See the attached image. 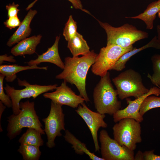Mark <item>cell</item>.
I'll return each instance as SVG.
<instances>
[{
	"label": "cell",
	"mask_w": 160,
	"mask_h": 160,
	"mask_svg": "<svg viewBox=\"0 0 160 160\" xmlns=\"http://www.w3.org/2000/svg\"><path fill=\"white\" fill-rule=\"evenodd\" d=\"M97 54L92 50L87 54L79 57H67L64 59L63 71L55 78L63 79L74 85L86 103L90 102L86 89V81L88 71L94 63Z\"/></svg>",
	"instance_id": "6da1fadb"
},
{
	"label": "cell",
	"mask_w": 160,
	"mask_h": 160,
	"mask_svg": "<svg viewBox=\"0 0 160 160\" xmlns=\"http://www.w3.org/2000/svg\"><path fill=\"white\" fill-rule=\"evenodd\" d=\"M33 102L28 100L20 102L19 106L21 111L15 115L13 114L7 118L8 123L7 128V135L10 140L14 139L21 133L24 128H32L45 134L43 125L36 113Z\"/></svg>",
	"instance_id": "7a4b0ae2"
},
{
	"label": "cell",
	"mask_w": 160,
	"mask_h": 160,
	"mask_svg": "<svg viewBox=\"0 0 160 160\" xmlns=\"http://www.w3.org/2000/svg\"><path fill=\"white\" fill-rule=\"evenodd\" d=\"M117 91L111 82L109 72L101 77L94 88L93 101L97 111L102 114L113 115L121 108Z\"/></svg>",
	"instance_id": "3957f363"
},
{
	"label": "cell",
	"mask_w": 160,
	"mask_h": 160,
	"mask_svg": "<svg viewBox=\"0 0 160 160\" xmlns=\"http://www.w3.org/2000/svg\"><path fill=\"white\" fill-rule=\"evenodd\" d=\"M107 36L106 45H115L123 47H127L136 41L148 38V33L139 30L129 23H125L119 27L112 26L107 23L97 20Z\"/></svg>",
	"instance_id": "277c9868"
},
{
	"label": "cell",
	"mask_w": 160,
	"mask_h": 160,
	"mask_svg": "<svg viewBox=\"0 0 160 160\" xmlns=\"http://www.w3.org/2000/svg\"><path fill=\"white\" fill-rule=\"evenodd\" d=\"M112 81L121 100L131 97L137 98L149 90L143 84L140 74L132 69L121 73Z\"/></svg>",
	"instance_id": "5b68a950"
},
{
	"label": "cell",
	"mask_w": 160,
	"mask_h": 160,
	"mask_svg": "<svg viewBox=\"0 0 160 160\" xmlns=\"http://www.w3.org/2000/svg\"><path fill=\"white\" fill-rule=\"evenodd\" d=\"M112 128L114 139L120 145L129 150H135L137 143L141 142L140 122L133 119H122Z\"/></svg>",
	"instance_id": "8992f818"
},
{
	"label": "cell",
	"mask_w": 160,
	"mask_h": 160,
	"mask_svg": "<svg viewBox=\"0 0 160 160\" xmlns=\"http://www.w3.org/2000/svg\"><path fill=\"white\" fill-rule=\"evenodd\" d=\"M18 85L25 88L21 89H17L7 84L4 87L6 93L10 97L12 102L13 114L17 115L21 111L19 106L20 100L23 99L32 97L35 99L41 94L55 89L57 84L53 85H41L31 84L25 80H22L17 78Z\"/></svg>",
	"instance_id": "52a82bcc"
},
{
	"label": "cell",
	"mask_w": 160,
	"mask_h": 160,
	"mask_svg": "<svg viewBox=\"0 0 160 160\" xmlns=\"http://www.w3.org/2000/svg\"><path fill=\"white\" fill-rule=\"evenodd\" d=\"M134 48L133 45L124 48L115 45H106L102 47L91 66L92 73L101 77L104 76L123 54Z\"/></svg>",
	"instance_id": "ba28073f"
},
{
	"label": "cell",
	"mask_w": 160,
	"mask_h": 160,
	"mask_svg": "<svg viewBox=\"0 0 160 160\" xmlns=\"http://www.w3.org/2000/svg\"><path fill=\"white\" fill-rule=\"evenodd\" d=\"M62 106L51 101L49 114L47 117L42 119L45 125L44 131L47 137L46 145L49 148L55 147V138L62 135V130H65V114Z\"/></svg>",
	"instance_id": "9c48e42d"
},
{
	"label": "cell",
	"mask_w": 160,
	"mask_h": 160,
	"mask_svg": "<svg viewBox=\"0 0 160 160\" xmlns=\"http://www.w3.org/2000/svg\"><path fill=\"white\" fill-rule=\"evenodd\" d=\"M99 141L100 153L104 160L134 159V151L111 138L106 130L102 129L100 132Z\"/></svg>",
	"instance_id": "30bf717a"
},
{
	"label": "cell",
	"mask_w": 160,
	"mask_h": 160,
	"mask_svg": "<svg viewBox=\"0 0 160 160\" xmlns=\"http://www.w3.org/2000/svg\"><path fill=\"white\" fill-rule=\"evenodd\" d=\"M77 113L84 120L91 134L96 152L99 151L100 147L99 145L97 132L100 127L106 128L107 124L104 119L105 114L93 111L89 109L84 102L80 105L76 110Z\"/></svg>",
	"instance_id": "8fae6325"
},
{
	"label": "cell",
	"mask_w": 160,
	"mask_h": 160,
	"mask_svg": "<svg viewBox=\"0 0 160 160\" xmlns=\"http://www.w3.org/2000/svg\"><path fill=\"white\" fill-rule=\"evenodd\" d=\"M152 95L159 96L160 95V88L156 87H151L147 93L134 100H132L129 98H126L128 106L123 109L119 110L113 115V121L116 123L122 119L130 118L140 122H142L143 120V118L139 113L140 108L145 98Z\"/></svg>",
	"instance_id": "7c38bea8"
},
{
	"label": "cell",
	"mask_w": 160,
	"mask_h": 160,
	"mask_svg": "<svg viewBox=\"0 0 160 160\" xmlns=\"http://www.w3.org/2000/svg\"><path fill=\"white\" fill-rule=\"evenodd\" d=\"M56 90L52 92H46L43 94L44 97L62 105H65L73 108H77L83 103L84 99L80 95L76 94L67 85L64 81L62 82Z\"/></svg>",
	"instance_id": "4fadbf2b"
},
{
	"label": "cell",
	"mask_w": 160,
	"mask_h": 160,
	"mask_svg": "<svg viewBox=\"0 0 160 160\" xmlns=\"http://www.w3.org/2000/svg\"><path fill=\"white\" fill-rule=\"evenodd\" d=\"M60 36H57L53 44L48 48L47 50L41 55H38L37 58L27 62L28 65L32 66L39 65L43 62H48L54 64L63 70L65 64L62 61L59 54L58 44Z\"/></svg>",
	"instance_id": "5bb4252c"
},
{
	"label": "cell",
	"mask_w": 160,
	"mask_h": 160,
	"mask_svg": "<svg viewBox=\"0 0 160 160\" xmlns=\"http://www.w3.org/2000/svg\"><path fill=\"white\" fill-rule=\"evenodd\" d=\"M37 13L36 10L31 9L29 10L17 29L9 39L7 43L8 47H11L29 36L32 31L30 26L31 23Z\"/></svg>",
	"instance_id": "9a60e30c"
},
{
	"label": "cell",
	"mask_w": 160,
	"mask_h": 160,
	"mask_svg": "<svg viewBox=\"0 0 160 160\" xmlns=\"http://www.w3.org/2000/svg\"><path fill=\"white\" fill-rule=\"evenodd\" d=\"M42 36L40 34L27 38L19 42L11 49L14 56L31 55L35 52L36 47L40 43Z\"/></svg>",
	"instance_id": "2e32d148"
},
{
	"label": "cell",
	"mask_w": 160,
	"mask_h": 160,
	"mask_svg": "<svg viewBox=\"0 0 160 160\" xmlns=\"http://www.w3.org/2000/svg\"><path fill=\"white\" fill-rule=\"evenodd\" d=\"M149 48H153L160 49V43L157 36H155L148 43L143 46L138 48H134L131 51L123 54L116 62L111 70L119 71L123 70L126 67V64L130 58L139 52Z\"/></svg>",
	"instance_id": "e0dca14e"
},
{
	"label": "cell",
	"mask_w": 160,
	"mask_h": 160,
	"mask_svg": "<svg viewBox=\"0 0 160 160\" xmlns=\"http://www.w3.org/2000/svg\"><path fill=\"white\" fill-rule=\"evenodd\" d=\"M160 11V0L153 2L149 4L143 13L133 17H126V18L138 19L143 21L145 23L146 28L152 30L156 14Z\"/></svg>",
	"instance_id": "ac0fdd59"
},
{
	"label": "cell",
	"mask_w": 160,
	"mask_h": 160,
	"mask_svg": "<svg viewBox=\"0 0 160 160\" xmlns=\"http://www.w3.org/2000/svg\"><path fill=\"white\" fill-rule=\"evenodd\" d=\"M48 68L47 66L40 67L36 65L23 66L16 64L2 65L0 66V73L5 76L7 82H12L16 78V74L20 71L33 69L47 70Z\"/></svg>",
	"instance_id": "d6986e66"
},
{
	"label": "cell",
	"mask_w": 160,
	"mask_h": 160,
	"mask_svg": "<svg viewBox=\"0 0 160 160\" xmlns=\"http://www.w3.org/2000/svg\"><path fill=\"white\" fill-rule=\"evenodd\" d=\"M64 137L65 140L72 145V147L77 154L87 155L90 159L92 160H104L91 152L87 148L86 144L82 143L68 130H65Z\"/></svg>",
	"instance_id": "ffe728a7"
},
{
	"label": "cell",
	"mask_w": 160,
	"mask_h": 160,
	"mask_svg": "<svg viewBox=\"0 0 160 160\" xmlns=\"http://www.w3.org/2000/svg\"><path fill=\"white\" fill-rule=\"evenodd\" d=\"M67 47L73 57L84 55L90 52V48L82 36L77 32L75 36L68 41Z\"/></svg>",
	"instance_id": "44dd1931"
},
{
	"label": "cell",
	"mask_w": 160,
	"mask_h": 160,
	"mask_svg": "<svg viewBox=\"0 0 160 160\" xmlns=\"http://www.w3.org/2000/svg\"><path fill=\"white\" fill-rule=\"evenodd\" d=\"M41 135L40 132L35 129L28 128L26 132L19 138L18 142L20 144L30 145L40 147L44 143Z\"/></svg>",
	"instance_id": "7402d4cb"
},
{
	"label": "cell",
	"mask_w": 160,
	"mask_h": 160,
	"mask_svg": "<svg viewBox=\"0 0 160 160\" xmlns=\"http://www.w3.org/2000/svg\"><path fill=\"white\" fill-rule=\"evenodd\" d=\"M24 160H38L41 155L39 147L27 144H20L17 150Z\"/></svg>",
	"instance_id": "603a6c76"
},
{
	"label": "cell",
	"mask_w": 160,
	"mask_h": 160,
	"mask_svg": "<svg viewBox=\"0 0 160 160\" xmlns=\"http://www.w3.org/2000/svg\"><path fill=\"white\" fill-rule=\"evenodd\" d=\"M151 60L153 73L152 76L148 73L147 77L153 84L160 87V54L153 55L151 57Z\"/></svg>",
	"instance_id": "cb8c5ba5"
},
{
	"label": "cell",
	"mask_w": 160,
	"mask_h": 160,
	"mask_svg": "<svg viewBox=\"0 0 160 160\" xmlns=\"http://www.w3.org/2000/svg\"><path fill=\"white\" fill-rule=\"evenodd\" d=\"M160 107V97L149 95L146 97L141 105L139 110L142 116L149 110Z\"/></svg>",
	"instance_id": "d4e9b609"
},
{
	"label": "cell",
	"mask_w": 160,
	"mask_h": 160,
	"mask_svg": "<svg viewBox=\"0 0 160 160\" xmlns=\"http://www.w3.org/2000/svg\"><path fill=\"white\" fill-rule=\"evenodd\" d=\"M77 28L76 22L74 20L72 16L70 15L63 31V35L66 41H68L75 36L77 32Z\"/></svg>",
	"instance_id": "484cf974"
},
{
	"label": "cell",
	"mask_w": 160,
	"mask_h": 160,
	"mask_svg": "<svg viewBox=\"0 0 160 160\" xmlns=\"http://www.w3.org/2000/svg\"><path fill=\"white\" fill-rule=\"evenodd\" d=\"M5 76L0 74V100L6 107H12V102L10 97L4 92L3 81Z\"/></svg>",
	"instance_id": "4316f807"
},
{
	"label": "cell",
	"mask_w": 160,
	"mask_h": 160,
	"mask_svg": "<svg viewBox=\"0 0 160 160\" xmlns=\"http://www.w3.org/2000/svg\"><path fill=\"white\" fill-rule=\"evenodd\" d=\"M17 15L10 17L4 22L5 27L10 30L19 26L21 23Z\"/></svg>",
	"instance_id": "83f0119b"
},
{
	"label": "cell",
	"mask_w": 160,
	"mask_h": 160,
	"mask_svg": "<svg viewBox=\"0 0 160 160\" xmlns=\"http://www.w3.org/2000/svg\"><path fill=\"white\" fill-rule=\"evenodd\" d=\"M38 0H35L31 3L29 4L26 8V10L28 11L31 9ZM71 2L73 6L75 9H80L87 13L89 12L87 10L84 9L80 0H67Z\"/></svg>",
	"instance_id": "f1b7e54d"
},
{
	"label": "cell",
	"mask_w": 160,
	"mask_h": 160,
	"mask_svg": "<svg viewBox=\"0 0 160 160\" xmlns=\"http://www.w3.org/2000/svg\"><path fill=\"white\" fill-rule=\"evenodd\" d=\"M19 6L18 4H15L14 2L6 5L5 7L7 11L8 18L17 15L18 12L20 11V9H18Z\"/></svg>",
	"instance_id": "f546056e"
},
{
	"label": "cell",
	"mask_w": 160,
	"mask_h": 160,
	"mask_svg": "<svg viewBox=\"0 0 160 160\" xmlns=\"http://www.w3.org/2000/svg\"><path fill=\"white\" fill-rule=\"evenodd\" d=\"M154 150L145 151L143 153L144 159L145 160H160V155L154 153Z\"/></svg>",
	"instance_id": "4dcf8cb0"
},
{
	"label": "cell",
	"mask_w": 160,
	"mask_h": 160,
	"mask_svg": "<svg viewBox=\"0 0 160 160\" xmlns=\"http://www.w3.org/2000/svg\"><path fill=\"white\" fill-rule=\"evenodd\" d=\"M4 61L15 63L16 60L12 56H7V54L0 56V64L2 65Z\"/></svg>",
	"instance_id": "1f68e13d"
},
{
	"label": "cell",
	"mask_w": 160,
	"mask_h": 160,
	"mask_svg": "<svg viewBox=\"0 0 160 160\" xmlns=\"http://www.w3.org/2000/svg\"><path fill=\"white\" fill-rule=\"evenodd\" d=\"M6 106L4 105L3 103L0 101V131L2 132L3 131V129L1 125V118L2 113L6 108Z\"/></svg>",
	"instance_id": "d6a6232c"
},
{
	"label": "cell",
	"mask_w": 160,
	"mask_h": 160,
	"mask_svg": "<svg viewBox=\"0 0 160 160\" xmlns=\"http://www.w3.org/2000/svg\"><path fill=\"white\" fill-rule=\"evenodd\" d=\"M135 160H143L144 159L143 153L140 151H138L136 154L134 156Z\"/></svg>",
	"instance_id": "836d02e7"
},
{
	"label": "cell",
	"mask_w": 160,
	"mask_h": 160,
	"mask_svg": "<svg viewBox=\"0 0 160 160\" xmlns=\"http://www.w3.org/2000/svg\"><path fill=\"white\" fill-rule=\"evenodd\" d=\"M156 29L157 33V39L160 43V25H158L156 26Z\"/></svg>",
	"instance_id": "e575fe53"
},
{
	"label": "cell",
	"mask_w": 160,
	"mask_h": 160,
	"mask_svg": "<svg viewBox=\"0 0 160 160\" xmlns=\"http://www.w3.org/2000/svg\"><path fill=\"white\" fill-rule=\"evenodd\" d=\"M158 87L159 88H160V87Z\"/></svg>",
	"instance_id": "d590c367"
}]
</instances>
